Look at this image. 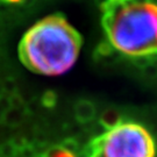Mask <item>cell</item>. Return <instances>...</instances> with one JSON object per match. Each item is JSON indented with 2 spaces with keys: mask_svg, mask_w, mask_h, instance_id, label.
Returning <instances> with one entry per match:
<instances>
[{
  "mask_svg": "<svg viewBox=\"0 0 157 157\" xmlns=\"http://www.w3.org/2000/svg\"><path fill=\"white\" fill-rule=\"evenodd\" d=\"M80 48L82 37L67 19L50 15L25 34L19 45V56L33 72L59 76L73 67Z\"/></svg>",
  "mask_w": 157,
  "mask_h": 157,
  "instance_id": "1",
  "label": "cell"
},
{
  "mask_svg": "<svg viewBox=\"0 0 157 157\" xmlns=\"http://www.w3.org/2000/svg\"><path fill=\"white\" fill-rule=\"evenodd\" d=\"M102 26L119 52L134 58L157 55V4L152 0H107Z\"/></svg>",
  "mask_w": 157,
  "mask_h": 157,
  "instance_id": "2",
  "label": "cell"
},
{
  "mask_svg": "<svg viewBox=\"0 0 157 157\" xmlns=\"http://www.w3.org/2000/svg\"><path fill=\"white\" fill-rule=\"evenodd\" d=\"M83 157H155L156 146L150 133L135 122H121L93 137L82 149Z\"/></svg>",
  "mask_w": 157,
  "mask_h": 157,
  "instance_id": "3",
  "label": "cell"
},
{
  "mask_svg": "<svg viewBox=\"0 0 157 157\" xmlns=\"http://www.w3.org/2000/svg\"><path fill=\"white\" fill-rule=\"evenodd\" d=\"M73 112H75V118L78 124H87L94 121L97 117V107L92 101L82 99L75 104Z\"/></svg>",
  "mask_w": 157,
  "mask_h": 157,
  "instance_id": "4",
  "label": "cell"
},
{
  "mask_svg": "<svg viewBox=\"0 0 157 157\" xmlns=\"http://www.w3.org/2000/svg\"><path fill=\"white\" fill-rule=\"evenodd\" d=\"M98 122L106 130H109V129L117 127V126H119L122 122V117H121V114L117 109L108 108L105 112H102Z\"/></svg>",
  "mask_w": 157,
  "mask_h": 157,
  "instance_id": "5",
  "label": "cell"
},
{
  "mask_svg": "<svg viewBox=\"0 0 157 157\" xmlns=\"http://www.w3.org/2000/svg\"><path fill=\"white\" fill-rule=\"evenodd\" d=\"M26 115H28L27 111L10 107L5 112V114H4L2 124H7V126H10V127H17L19 124H21L23 122Z\"/></svg>",
  "mask_w": 157,
  "mask_h": 157,
  "instance_id": "6",
  "label": "cell"
},
{
  "mask_svg": "<svg viewBox=\"0 0 157 157\" xmlns=\"http://www.w3.org/2000/svg\"><path fill=\"white\" fill-rule=\"evenodd\" d=\"M40 155H41V157H77V155L65 150L59 144L55 147H51V148L47 149L44 152H42Z\"/></svg>",
  "mask_w": 157,
  "mask_h": 157,
  "instance_id": "7",
  "label": "cell"
},
{
  "mask_svg": "<svg viewBox=\"0 0 157 157\" xmlns=\"http://www.w3.org/2000/svg\"><path fill=\"white\" fill-rule=\"evenodd\" d=\"M59 146L62 147V148H64L65 150H67V151L75 154V155L82 152L80 144H79V142L77 141L76 137H67V139H64V140L61 142Z\"/></svg>",
  "mask_w": 157,
  "mask_h": 157,
  "instance_id": "8",
  "label": "cell"
},
{
  "mask_svg": "<svg viewBox=\"0 0 157 157\" xmlns=\"http://www.w3.org/2000/svg\"><path fill=\"white\" fill-rule=\"evenodd\" d=\"M41 104L45 108H54L57 104V95L54 91H47L41 98Z\"/></svg>",
  "mask_w": 157,
  "mask_h": 157,
  "instance_id": "9",
  "label": "cell"
},
{
  "mask_svg": "<svg viewBox=\"0 0 157 157\" xmlns=\"http://www.w3.org/2000/svg\"><path fill=\"white\" fill-rule=\"evenodd\" d=\"M17 154L19 152L15 149V147L12 144L11 141L5 142L0 146V157H17Z\"/></svg>",
  "mask_w": 157,
  "mask_h": 157,
  "instance_id": "10",
  "label": "cell"
},
{
  "mask_svg": "<svg viewBox=\"0 0 157 157\" xmlns=\"http://www.w3.org/2000/svg\"><path fill=\"white\" fill-rule=\"evenodd\" d=\"M12 144L15 147V149L17 150V152H20L22 149H25L26 147L29 144V142L27 141V139L22 136V135H17V136H14L13 139L11 140Z\"/></svg>",
  "mask_w": 157,
  "mask_h": 157,
  "instance_id": "11",
  "label": "cell"
},
{
  "mask_svg": "<svg viewBox=\"0 0 157 157\" xmlns=\"http://www.w3.org/2000/svg\"><path fill=\"white\" fill-rule=\"evenodd\" d=\"M2 86H4V92L7 93L8 95H12V94H14V93H17V92H15L17 85L14 83V80L7 79L5 82H2Z\"/></svg>",
  "mask_w": 157,
  "mask_h": 157,
  "instance_id": "12",
  "label": "cell"
},
{
  "mask_svg": "<svg viewBox=\"0 0 157 157\" xmlns=\"http://www.w3.org/2000/svg\"><path fill=\"white\" fill-rule=\"evenodd\" d=\"M5 92H4V86H2V82H0V99L4 97Z\"/></svg>",
  "mask_w": 157,
  "mask_h": 157,
  "instance_id": "13",
  "label": "cell"
},
{
  "mask_svg": "<svg viewBox=\"0 0 157 157\" xmlns=\"http://www.w3.org/2000/svg\"><path fill=\"white\" fill-rule=\"evenodd\" d=\"M5 1H7V2H20L21 0H5Z\"/></svg>",
  "mask_w": 157,
  "mask_h": 157,
  "instance_id": "14",
  "label": "cell"
},
{
  "mask_svg": "<svg viewBox=\"0 0 157 157\" xmlns=\"http://www.w3.org/2000/svg\"><path fill=\"white\" fill-rule=\"evenodd\" d=\"M34 157H41V155H36V156H34Z\"/></svg>",
  "mask_w": 157,
  "mask_h": 157,
  "instance_id": "15",
  "label": "cell"
}]
</instances>
